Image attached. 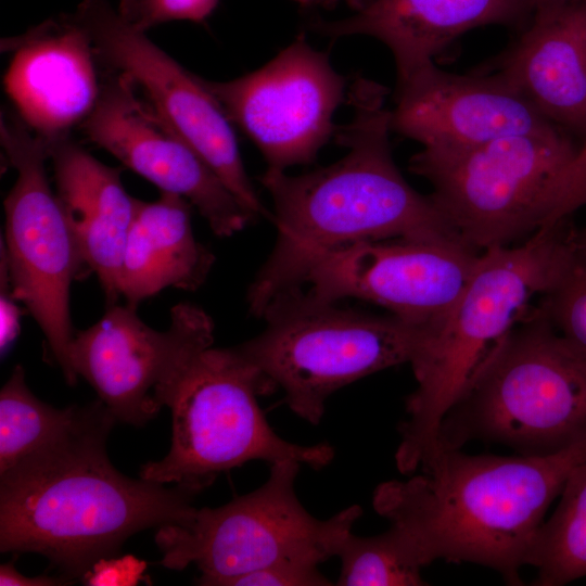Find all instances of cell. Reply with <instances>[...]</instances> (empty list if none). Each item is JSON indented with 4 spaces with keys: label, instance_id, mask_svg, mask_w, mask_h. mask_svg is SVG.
Masks as SVG:
<instances>
[{
    "label": "cell",
    "instance_id": "obj_4",
    "mask_svg": "<svg viewBox=\"0 0 586 586\" xmlns=\"http://www.w3.org/2000/svg\"><path fill=\"white\" fill-rule=\"evenodd\" d=\"M571 220V219H570ZM570 220L544 228L521 244L483 251L461 294L437 322L422 327L410 360L417 382L395 462L411 474L436 453L443 419L467 391L496 345L550 292L578 257Z\"/></svg>",
    "mask_w": 586,
    "mask_h": 586
},
{
    "label": "cell",
    "instance_id": "obj_31",
    "mask_svg": "<svg viewBox=\"0 0 586 586\" xmlns=\"http://www.w3.org/2000/svg\"><path fill=\"white\" fill-rule=\"evenodd\" d=\"M583 0H532L534 14L555 10Z\"/></svg>",
    "mask_w": 586,
    "mask_h": 586
},
{
    "label": "cell",
    "instance_id": "obj_26",
    "mask_svg": "<svg viewBox=\"0 0 586 586\" xmlns=\"http://www.w3.org/2000/svg\"><path fill=\"white\" fill-rule=\"evenodd\" d=\"M218 3L219 0H136L128 21L143 31L173 21L203 23Z\"/></svg>",
    "mask_w": 586,
    "mask_h": 586
},
{
    "label": "cell",
    "instance_id": "obj_19",
    "mask_svg": "<svg viewBox=\"0 0 586 586\" xmlns=\"http://www.w3.org/2000/svg\"><path fill=\"white\" fill-rule=\"evenodd\" d=\"M531 13L532 0H366L353 15L315 21L311 28L332 39H378L394 58L398 81L434 62L462 34L485 25H515Z\"/></svg>",
    "mask_w": 586,
    "mask_h": 586
},
{
    "label": "cell",
    "instance_id": "obj_9",
    "mask_svg": "<svg viewBox=\"0 0 586 586\" xmlns=\"http://www.w3.org/2000/svg\"><path fill=\"white\" fill-rule=\"evenodd\" d=\"M301 463L270 464L266 482L217 508L196 509L184 522L157 527L154 536L170 570L195 564L200 585L226 586L240 575L278 563L320 565L336 557L362 513L352 505L322 520L298 500L295 481Z\"/></svg>",
    "mask_w": 586,
    "mask_h": 586
},
{
    "label": "cell",
    "instance_id": "obj_15",
    "mask_svg": "<svg viewBox=\"0 0 586 586\" xmlns=\"http://www.w3.org/2000/svg\"><path fill=\"white\" fill-rule=\"evenodd\" d=\"M80 128L161 192L190 202L216 235L230 237L256 219L128 75L106 68L97 105Z\"/></svg>",
    "mask_w": 586,
    "mask_h": 586
},
{
    "label": "cell",
    "instance_id": "obj_11",
    "mask_svg": "<svg viewBox=\"0 0 586 586\" xmlns=\"http://www.w3.org/2000/svg\"><path fill=\"white\" fill-rule=\"evenodd\" d=\"M72 15L88 33L100 64L128 75L242 205L256 219L271 220L246 174L233 125L201 76L181 66L106 0H82Z\"/></svg>",
    "mask_w": 586,
    "mask_h": 586
},
{
    "label": "cell",
    "instance_id": "obj_30",
    "mask_svg": "<svg viewBox=\"0 0 586 586\" xmlns=\"http://www.w3.org/2000/svg\"><path fill=\"white\" fill-rule=\"evenodd\" d=\"M67 578H54L50 576L30 577L20 573L12 563L1 564V586H52L66 584Z\"/></svg>",
    "mask_w": 586,
    "mask_h": 586
},
{
    "label": "cell",
    "instance_id": "obj_29",
    "mask_svg": "<svg viewBox=\"0 0 586 586\" xmlns=\"http://www.w3.org/2000/svg\"><path fill=\"white\" fill-rule=\"evenodd\" d=\"M1 253V252H0ZM0 347L5 353L20 332L21 311L12 294L8 265L3 254L0 258Z\"/></svg>",
    "mask_w": 586,
    "mask_h": 586
},
{
    "label": "cell",
    "instance_id": "obj_24",
    "mask_svg": "<svg viewBox=\"0 0 586 586\" xmlns=\"http://www.w3.org/2000/svg\"><path fill=\"white\" fill-rule=\"evenodd\" d=\"M336 557L341 561L339 586H421L423 565L400 533L390 525L374 536L349 532Z\"/></svg>",
    "mask_w": 586,
    "mask_h": 586
},
{
    "label": "cell",
    "instance_id": "obj_27",
    "mask_svg": "<svg viewBox=\"0 0 586 586\" xmlns=\"http://www.w3.org/2000/svg\"><path fill=\"white\" fill-rule=\"evenodd\" d=\"M333 583L318 565L278 563L240 575L226 586H330Z\"/></svg>",
    "mask_w": 586,
    "mask_h": 586
},
{
    "label": "cell",
    "instance_id": "obj_28",
    "mask_svg": "<svg viewBox=\"0 0 586 586\" xmlns=\"http://www.w3.org/2000/svg\"><path fill=\"white\" fill-rule=\"evenodd\" d=\"M145 563L127 556L104 558L95 562L82 576L88 585H135L142 578Z\"/></svg>",
    "mask_w": 586,
    "mask_h": 586
},
{
    "label": "cell",
    "instance_id": "obj_34",
    "mask_svg": "<svg viewBox=\"0 0 586 586\" xmlns=\"http://www.w3.org/2000/svg\"><path fill=\"white\" fill-rule=\"evenodd\" d=\"M576 245L578 254L586 258V227L579 231H576Z\"/></svg>",
    "mask_w": 586,
    "mask_h": 586
},
{
    "label": "cell",
    "instance_id": "obj_12",
    "mask_svg": "<svg viewBox=\"0 0 586 586\" xmlns=\"http://www.w3.org/2000/svg\"><path fill=\"white\" fill-rule=\"evenodd\" d=\"M201 79L267 168L283 171L313 163L334 137L333 115L349 86L304 34L258 69L227 81Z\"/></svg>",
    "mask_w": 586,
    "mask_h": 586
},
{
    "label": "cell",
    "instance_id": "obj_13",
    "mask_svg": "<svg viewBox=\"0 0 586 586\" xmlns=\"http://www.w3.org/2000/svg\"><path fill=\"white\" fill-rule=\"evenodd\" d=\"M213 343V319L196 305H175L168 329L157 331L140 319L137 307L114 304L75 333L69 361L116 421L140 426L167 407L187 362Z\"/></svg>",
    "mask_w": 586,
    "mask_h": 586
},
{
    "label": "cell",
    "instance_id": "obj_33",
    "mask_svg": "<svg viewBox=\"0 0 586 586\" xmlns=\"http://www.w3.org/2000/svg\"><path fill=\"white\" fill-rule=\"evenodd\" d=\"M136 0H118V12L123 17L129 20L133 10Z\"/></svg>",
    "mask_w": 586,
    "mask_h": 586
},
{
    "label": "cell",
    "instance_id": "obj_14",
    "mask_svg": "<svg viewBox=\"0 0 586 586\" xmlns=\"http://www.w3.org/2000/svg\"><path fill=\"white\" fill-rule=\"evenodd\" d=\"M481 253L460 239L365 242L321 259L307 273L305 283L317 298L367 301L408 322L428 327L455 304Z\"/></svg>",
    "mask_w": 586,
    "mask_h": 586
},
{
    "label": "cell",
    "instance_id": "obj_16",
    "mask_svg": "<svg viewBox=\"0 0 586 586\" xmlns=\"http://www.w3.org/2000/svg\"><path fill=\"white\" fill-rule=\"evenodd\" d=\"M390 125L392 132L437 150L556 127L498 74H455L434 62L397 81Z\"/></svg>",
    "mask_w": 586,
    "mask_h": 586
},
{
    "label": "cell",
    "instance_id": "obj_5",
    "mask_svg": "<svg viewBox=\"0 0 586 586\" xmlns=\"http://www.w3.org/2000/svg\"><path fill=\"white\" fill-rule=\"evenodd\" d=\"M409 170L448 224L483 252L528 239L586 206V143L558 127L451 150L422 148Z\"/></svg>",
    "mask_w": 586,
    "mask_h": 586
},
{
    "label": "cell",
    "instance_id": "obj_23",
    "mask_svg": "<svg viewBox=\"0 0 586 586\" xmlns=\"http://www.w3.org/2000/svg\"><path fill=\"white\" fill-rule=\"evenodd\" d=\"M559 496L526 562L537 570L538 586H561L586 576V460L573 469Z\"/></svg>",
    "mask_w": 586,
    "mask_h": 586
},
{
    "label": "cell",
    "instance_id": "obj_20",
    "mask_svg": "<svg viewBox=\"0 0 586 586\" xmlns=\"http://www.w3.org/2000/svg\"><path fill=\"white\" fill-rule=\"evenodd\" d=\"M55 193L82 259L117 304L124 249L138 199L123 186L120 170L92 156L71 137L46 142Z\"/></svg>",
    "mask_w": 586,
    "mask_h": 586
},
{
    "label": "cell",
    "instance_id": "obj_3",
    "mask_svg": "<svg viewBox=\"0 0 586 586\" xmlns=\"http://www.w3.org/2000/svg\"><path fill=\"white\" fill-rule=\"evenodd\" d=\"M115 421L101 402L64 444L0 475L1 552L40 553L72 579L136 533L193 515L199 493L133 480L113 467L105 443Z\"/></svg>",
    "mask_w": 586,
    "mask_h": 586
},
{
    "label": "cell",
    "instance_id": "obj_22",
    "mask_svg": "<svg viewBox=\"0 0 586 586\" xmlns=\"http://www.w3.org/2000/svg\"><path fill=\"white\" fill-rule=\"evenodd\" d=\"M101 402L55 408L38 399L17 365L0 392V475L64 444L94 416Z\"/></svg>",
    "mask_w": 586,
    "mask_h": 586
},
{
    "label": "cell",
    "instance_id": "obj_21",
    "mask_svg": "<svg viewBox=\"0 0 586 586\" xmlns=\"http://www.w3.org/2000/svg\"><path fill=\"white\" fill-rule=\"evenodd\" d=\"M191 203L161 192L152 202L138 199L119 273L126 304H138L166 288L195 291L206 280L215 256L193 233Z\"/></svg>",
    "mask_w": 586,
    "mask_h": 586
},
{
    "label": "cell",
    "instance_id": "obj_10",
    "mask_svg": "<svg viewBox=\"0 0 586 586\" xmlns=\"http://www.w3.org/2000/svg\"><path fill=\"white\" fill-rule=\"evenodd\" d=\"M0 140L17 178L3 202V254L12 294L44 334L50 353L68 384L74 339L69 313L72 283L89 271L46 170L47 143L15 112L2 111Z\"/></svg>",
    "mask_w": 586,
    "mask_h": 586
},
{
    "label": "cell",
    "instance_id": "obj_17",
    "mask_svg": "<svg viewBox=\"0 0 586 586\" xmlns=\"http://www.w3.org/2000/svg\"><path fill=\"white\" fill-rule=\"evenodd\" d=\"M11 52L3 87L14 112L46 142L69 137L94 110L102 77L86 29L72 13L1 40Z\"/></svg>",
    "mask_w": 586,
    "mask_h": 586
},
{
    "label": "cell",
    "instance_id": "obj_1",
    "mask_svg": "<svg viewBox=\"0 0 586 586\" xmlns=\"http://www.w3.org/2000/svg\"><path fill=\"white\" fill-rule=\"evenodd\" d=\"M387 93L356 76L347 91L353 118L333 137L347 153L307 174L267 168L259 177L273 204L277 237L247 290L253 316L260 318L279 294L302 288L316 264L343 249L399 238L460 239L432 196L415 190L396 166Z\"/></svg>",
    "mask_w": 586,
    "mask_h": 586
},
{
    "label": "cell",
    "instance_id": "obj_32",
    "mask_svg": "<svg viewBox=\"0 0 586 586\" xmlns=\"http://www.w3.org/2000/svg\"><path fill=\"white\" fill-rule=\"evenodd\" d=\"M301 7L311 8L321 7L323 9L334 8L341 0H292ZM356 9L361 0H347Z\"/></svg>",
    "mask_w": 586,
    "mask_h": 586
},
{
    "label": "cell",
    "instance_id": "obj_25",
    "mask_svg": "<svg viewBox=\"0 0 586 586\" xmlns=\"http://www.w3.org/2000/svg\"><path fill=\"white\" fill-rule=\"evenodd\" d=\"M553 328L586 357V258L578 254L566 275L538 300Z\"/></svg>",
    "mask_w": 586,
    "mask_h": 586
},
{
    "label": "cell",
    "instance_id": "obj_2",
    "mask_svg": "<svg viewBox=\"0 0 586 586\" xmlns=\"http://www.w3.org/2000/svg\"><path fill=\"white\" fill-rule=\"evenodd\" d=\"M586 460V437L550 455H468L437 449L406 480L377 486L372 505L423 566L436 560L495 570L522 585L537 533L573 469Z\"/></svg>",
    "mask_w": 586,
    "mask_h": 586
},
{
    "label": "cell",
    "instance_id": "obj_18",
    "mask_svg": "<svg viewBox=\"0 0 586 586\" xmlns=\"http://www.w3.org/2000/svg\"><path fill=\"white\" fill-rule=\"evenodd\" d=\"M493 72L551 125L586 143V0L535 13Z\"/></svg>",
    "mask_w": 586,
    "mask_h": 586
},
{
    "label": "cell",
    "instance_id": "obj_7",
    "mask_svg": "<svg viewBox=\"0 0 586 586\" xmlns=\"http://www.w3.org/2000/svg\"><path fill=\"white\" fill-rule=\"evenodd\" d=\"M273 391L238 345L201 348L182 369L167 404L170 448L161 460L143 464L139 476L201 493L221 472L254 460L327 467L334 458L330 444L291 443L271 428L258 397Z\"/></svg>",
    "mask_w": 586,
    "mask_h": 586
},
{
    "label": "cell",
    "instance_id": "obj_8",
    "mask_svg": "<svg viewBox=\"0 0 586 586\" xmlns=\"http://www.w3.org/2000/svg\"><path fill=\"white\" fill-rule=\"evenodd\" d=\"M264 330L238 345L288 407L318 425L327 399L384 369L409 364L422 327L317 298L302 288L276 296L260 316Z\"/></svg>",
    "mask_w": 586,
    "mask_h": 586
},
{
    "label": "cell",
    "instance_id": "obj_35",
    "mask_svg": "<svg viewBox=\"0 0 586 586\" xmlns=\"http://www.w3.org/2000/svg\"><path fill=\"white\" fill-rule=\"evenodd\" d=\"M364 1H366V0H361V3H362Z\"/></svg>",
    "mask_w": 586,
    "mask_h": 586
},
{
    "label": "cell",
    "instance_id": "obj_6",
    "mask_svg": "<svg viewBox=\"0 0 586 586\" xmlns=\"http://www.w3.org/2000/svg\"><path fill=\"white\" fill-rule=\"evenodd\" d=\"M585 437L586 357L537 304L496 345L445 416L437 449L479 440L542 456Z\"/></svg>",
    "mask_w": 586,
    "mask_h": 586
}]
</instances>
